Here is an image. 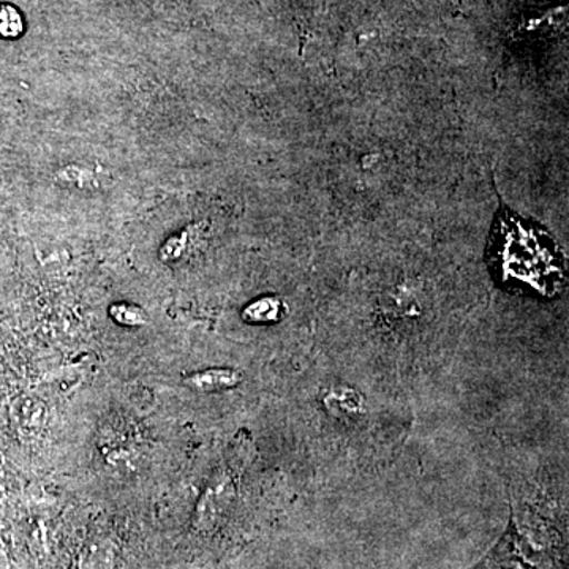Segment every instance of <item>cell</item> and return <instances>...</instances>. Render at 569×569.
Returning a JSON list of instances; mask_svg holds the SVG:
<instances>
[{
    "mask_svg": "<svg viewBox=\"0 0 569 569\" xmlns=\"http://www.w3.org/2000/svg\"><path fill=\"white\" fill-rule=\"evenodd\" d=\"M119 548L110 537H96L86 542L77 560V569H116Z\"/></svg>",
    "mask_w": 569,
    "mask_h": 569,
    "instance_id": "obj_3",
    "label": "cell"
},
{
    "mask_svg": "<svg viewBox=\"0 0 569 569\" xmlns=\"http://www.w3.org/2000/svg\"><path fill=\"white\" fill-rule=\"evenodd\" d=\"M0 569H13L9 552L0 545Z\"/></svg>",
    "mask_w": 569,
    "mask_h": 569,
    "instance_id": "obj_8",
    "label": "cell"
},
{
    "mask_svg": "<svg viewBox=\"0 0 569 569\" xmlns=\"http://www.w3.org/2000/svg\"><path fill=\"white\" fill-rule=\"evenodd\" d=\"M282 316V302L276 298H261L250 305L242 313L250 323H274Z\"/></svg>",
    "mask_w": 569,
    "mask_h": 569,
    "instance_id": "obj_5",
    "label": "cell"
},
{
    "mask_svg": "<svg viewBox=\"0 0 569 569\" xmlns=\"http://www.w3.org/2000/svg\"><path fill=\"white\" fill-rule=\"evenodd\" d=\"M110 316L116 323L127 326V328H140L148 323L144 310L133 305H123V302L111 306Z\"/></svg>",
    "mask_w": 569,
    "mask_h": 569,
    "instance_id": "obj_7",
    "label": "cell"
},
{
    "mask_svg": "<svg viewBox=\"0 0 569 569\" xmlns=\"http://www.w3.org/2000/svg\"><path fill=\"white\" fill-rule=\"evenodd\" d=\"M10 417L21 436L31 437L47 425L48 411L41 400L24 396L11 403Z\"/></svg>",
    "mask_w": 569,
    "mask_h": 569,
    "instance_id": "obj_2",
    "label": "cell"
},
{
    "mask_svg": "<svg viewBox=\"0 0 569 569\" xmlns=\"http://www.w3.org/2000/svg\"><path fill=\"white\" fill-rule=\"evenodd\" d=\"M0 479H2V468H0Z\"/></svg>",
    "mask_w": 569,
    "mask_h": 569,
    "instance_id": "obj_9",
    "label": "cell"
},
{
    "mask_svg": "<svg viewBox=\"0 0 569 569\" xmlns=\"http://www.w3.org/2000/svg\"><path fill=\"white\" fill-rule=\"evenodd\" d=\"M242 383L241 373L233 369H208L201 372L190 373L183 378V385L190 391L200 395H212V392L227 391Z\"/></svg>",
    "mask_w": 569,
    "mask_h": 569,
    "instance_id": "obj_4",
    "label": "cell"
},
{
    "mask_svg": "<svg viewBox=\"0 0 569 569\" xmlns=\"http://www.w3.org/2000/svg\"><path fill=\"white\" fill-rule=\"evenodd\" d=\"M490 252L496 254L498 269L508 279L530 287L548 288L549 276L560 274L559 250L552 238L539 224L522 219L507 208L498 212L490 238Z\"/></svg>",
    "mask_w": 569,
    "mask_h": 569,
    "instance_id": "obj_1",
    "label": "cell"
},
{
    "mask_svg": "<svg viewBox=\"0 0 569 569\" xmlns=\"http://www.w3.org/2000/svg\"><path fill=\"white\" fill-rule=\"evenodd\" d=\"M24 32V20L20 10L10 3H0V37L3 39H17Z\"/></svg>",
    "mask_w": 569,
    "mask_h": 569,
    "instance_id": "obj_6",
    "label": "cell"
}]
</instances>
